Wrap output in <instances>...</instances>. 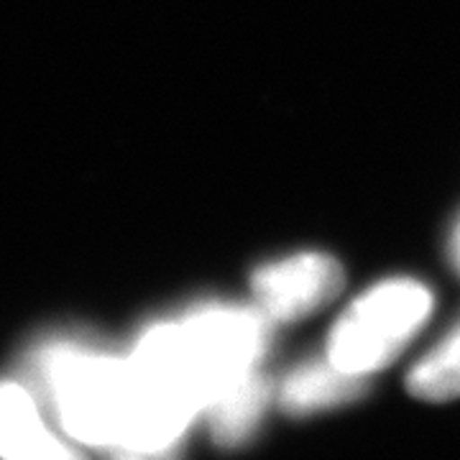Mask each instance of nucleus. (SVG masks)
I'll return each mask as SVG.
<instances>
[{
    "mask_svg": "<svg viewBox=\"0 0 460 460\" xmlns=\"http://www.w3.org/2000/svg\"><path fill=\"white\" fill-rule=\"evenodd\" d=\"M0 458L3 460H83L59 443L18 384H0Z\"/></svg>",
    "mask_w": 460,
    "mask_h": 460,
    "instance_id": "20e7f679",
    "label": "nucleus"
},
{
    "mask_svg": "<svg viewBox=\"0 0 460 460\" xmlns=\"http://www.w3.org/2000/svg\"><path fill=\"white\" fill-rule=\"evenodd\" d=\"M407 386L425 402H447L460 396V325L411 368Z\"/></svg>",
    "mask_w": 460,
    "mask_h": 460,
    "instance_id": "0eeeda50",
    "label": "nucleus"
},
{
    "mask_svg": "<svg viewBox=\"0 0 460 460\" xmlns=\"http://www.w3.org/2000/svg\"><path fill=\"white\" fill-rule=\"evenodd\" d=\"M343 284V266L332 256L305 251L259 269L253 274V295L269 323H295L330 305Z\"/></svg>",
    "mask_w": 460,
    "mask_h": 460,
    "instance_id": "7ed1b4c3",
    "label": "nucleus"
},
{
    "mask_svg": "<svg viewBox=\"0 0 460 460\" xmlns=\"http://www.w3.org/2000/svg\"><path fill=\"white\" fill-rule=\"evenodd\" d=\"M39 371L66 435L93 447L126 453L133 429V374L128 358L83 345H49Z\"/></svg>",
    "mask_w": 460,
    "mask_h": 460,
    "instance_id": "f257e3e1",
    "label": "nucleus"
},
{
    "mask_svg": "<svg viewBox=\"0 0 460 460\" xmlns=\"http://www.w3.org/2000/svg\"><path fill=\"white\" fill-rule=\"evenodd\" d=\"M269 402V386L261 374H253L233 392L215 402L208 411L215 438L223 445H238L256 429Z\"/></svg>",
    "mask_w": 460,
    "mask_h": 460,
    "instance_id": "423d86ee",
    "label": "nucleus"
},
{
    "mask_svg": "<svg viewBox=\"0 0 460 460\" xmlns=\"http://www.w3.org/2000/svg\"><path fill=\"white\" fill-rule=\"evenodd\" d=\"M432 292L417 279H386L348 305L328 338V361L368 376L386 368L428 323Z\"/></svg>",
    "mask_w": 460,
    "mask_h": 460,
    "instance_id": "f03ea898",
    "label": "nucleus"
},
{
    "mask_svg": "<svg viewBox=\"0 0 460 460\" xmlns=\"http://www.w3.org/2000/svg\"><path fill=\"white\" fill-rule=\"evenodd\" d=\"M366 389V378L348 374L335 363L310 361L296 366L289 376L281 381L279 404L289 414H313L332 410L358 399Z\"/></svg>",
    "mask_w": 460,
    "mask_h": 460,
    "instance_id": "39448f33",
    "label": "nucleus"
},
{
    "mask_svg": "<svg viewBox=\"0 0 460 460\" xmlns=\"http://www.w3.org/2000/svg\"><path fill=\"white\" fill-rule=\"evenodd\" d=\"M456 259H458V266H460V226H458V233H456Z\"/></svg>",
    "mask_w": 460,
    "mask_h": 460,
    "instance_id": "6e6552de",
    "label": "nucleus"
}]
</instances>
